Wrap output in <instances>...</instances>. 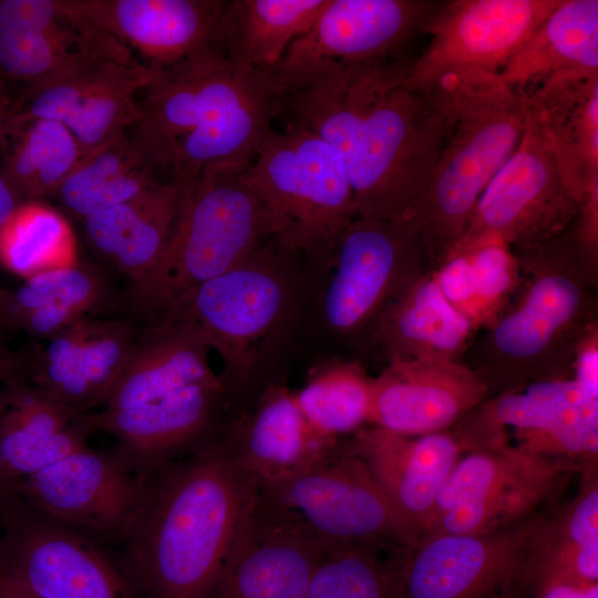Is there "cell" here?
Listing matches in <instances>:
<instances>
[{"label":"cell","mask_w":598,"mask_h":598,"mask_svg":"<svg viewBox=\"0 0 598 598\" xmlns=\"http://www.w3.org/2000/svg\"><path fill=\"white\" fill-rule=\"evenodd\" d=\"M181 186L159 184L122 204L85 218L92 249L126 275L130 282L158 261L176 217Z\"/></svg>","instance_id":"obj_30"},{"label":"cell","mask_w":598,"mask_h":598,"mask_svg":"<svg viewBox=\"0 0 598 598\" xmlns=\"http://www.w3.org/2000/svg\"><path fill=\"white\" fill-rule=\"evenodd\" d=\"M410 553L326 549L305 598H402Z\"/></svg>","instance_id":"obj_40"},{"label":"cell","mask_w":598,"mask_h":598,"mask_svg":"<svg viewBox=\"0 0 598 598\" xmlns=\"http://www.w3.org/2000/svg\"><path fill=\"white\" fill-rule=\"evenodd\" d=\"M534 598H598V582L556 581L537 588Z\"/></svg>","instance_id":"obj_44"},{"label":"cell","mask_w":598,"mask_h":598,"mask_svg":"<svg viewBox=\"0 0 598 598\" xmlns=\"http://www.w3.org/2000/svg\"><path fill=\"white\" fill-rule=\"evenodd\" d=\"M441 4L436 0H327L310 29L275 68L404 56L408 47L426 34Z\"/></svg>","instance_id":"obj_21"},{"label":"cell","mask_w":598,"mask_h":598,"mask_svg":"<svg viewBox=\"0 0 598 598\" xmlns=\"http://www.w3.org/2000/svg\"><path fill=\"white\" fill-rule=\"evenodd\" d=\"M0 571L33 598H138L110 544L23 502L0 526Z\"/></svg>","instance_id":"obj_13"},{"label":"cell","mask_w":598,"mask_h":598,"mask_svg":"<svg viewBox=\"0 0 598 598\" xmlns=\"http://www.w3.org/2000/svg\"><path fill=\"white\" fill-rule=\"evenodd\" d=\"M347 442L393 507L425 536L442 488L462 455L450 430L404 435L365 425Z\"/></svg>","instance_id":"obj_24"},{"label":"cell","mask_w":598,"mask_h":598,"mask_svg":"<svg viewBox=\"0 0 598 598\" xmlns=\"http://www.w3.org/2000/svg\"><path fill=\"white\" fill-rule=\"evenodd\" d=\"M565 75H598L597 0H563L499 73L520 93Z\"/></svg>","instance_id":"obj_31"},{"label":"cell","mask_w":598,"mask_h":598,"mask_svg":"<svg viewBox=\"0 0 598 598\" xmlns=\"http://www.w3.org/2000/svg\"><path fill=\"white\" fill-rule=\"evenodd\" d=\"M165 184L134 141L130 128L85 155L54 199L73 218H85Z\"/></svg>","instance_id":"obj_36"},{"label":"cell","mask_w":598,"mask_h":598,"mask_svg":"<svg viewBox=\"0 0 598 598\" xmlns=\"http://www.w3.org/2000/svg\"><path fill=\"white\" fill-rule=\"evenodd\" d=\"M327 0H233L223 11L213 49L228 62L254 69L277 66L305 34Z\"/></svg>","instance_id":"obj_34"},{"label":"cell","mask_w":598,"mask_h":598,"mask_svg":"<svg viewBox=\"0 0 598 598\" xmlns=\"http://www.w3.org/2000/svg\"><path fill=\"white\" fill-rule=\"evenodd\" d=\"M102 274L87 265L53 270L0 288V329L47 340L75 321L97 316L111 300Z\"/></svg>","instance_id":"obj_32"},{"label":"cell","mask_w":598,"mask_h":598,"mask_svg":"<svg viewBox=\"0 0 598 598\" xmlns=\"http://www.w3.org/2000/svg\"><path fill=\"white\" fill-rule=\"evenodd\" d=\"M462 453L514 448L597 464L598 396L574 379L529 383L489 396L451 429Z\"/></svg>","instance_id":"obj_12"},{"label":"cell","mask_w":598,"mask_h":598,"mask_svg":"<svg viewBox=\"0 0 598 598\" xmlns=\"http://www.w3.org/2000/svg\"><path fill=\"white\" fill-rule=\"evenodd\" d=\"M574 379L588 393L598 396V322L579 341L571 363Z\"/></svg>","instance_id":"obj_43"},{"label":"cell","mask_w":598,"mask_h":598,"mask_svg":"<svg viewBox=\"0 0 598 598\" xmlns=\"http://www.w3.org/2000/svg\"><path fill=\"white\" fill-rule=\"evenodd\" d=\"M137 336L126 319L82 318L24 353V379L71 410L92 412L106 400Z\"/></svg>","instance_id":"obj_22"},{"label":"cell","mask_w":598,"mask_h":598,"mask_svg":"<svg viewBox=\"0 0 598 598\" xmlns=\"http://www.w3.org/2000/svg\"><path fill=\"white\" fill-rule=\"evenodd\" d=\"M434 84L446 97L451 128L429 183L405 218L422 238L433 270L464 234L480 197L516 150L525 126L523 93L499 74L453 73Z\"/></svg>","instance_id":"obj_5"},{"label":"cell","mask_w":598,"mask_h":598,"mask_svg":"<svg viewBox=\"0 0 598 598\" xmlns=\"http://www.w3.org/2000/svg\"><path fill=\"white\" fill-rule=\"evenodd\" d=\"M0 174L28 200L54 198L82 159L73 134L53 120L33 118L7 128Z\"/></svg>","instance_id":"obj_37"},{"label":"cell","mask_w":598,"mask_h":598,"mask_svg":"<svg viewBox=\"0 0 598 598\" xmlns=\"http://www.w3.org/2000/svg\"><path fill=\"white\" fill-rule=\"evenodd\" d=\"M205 338L189 320L158 317L153 327L138 332L131 354L100 410H123L161 393L215 380Z\"/></svg>","instance_id":"obj_28"},{"label":"cell","mask_w":598,"mask_h":598,"mask_svg":"<svg viewBox=\"0 0 598 598\" xmlns=\"http://www.w3.org/2000/svg\"><path fill=\"white\" fill-rule=\"evenodd\" d=\"M130 132L163 183L183 186L209 165H249L275 132V69L245 68L214 49L152 68Z\"/></svg>","instance_id":"obj_3"},{"label":"cell","mask_w":598,"mask_h":598,"mask_svg":"<svg viewBox=\"0 0 598 598\" xmlns=\"http://www.w3.org/2000/svg\"><path fill=\"white\" fill-rule=\"evenodd\" d=\"M258 485L300 472L339 445L316 430L300 410L295 392L269 383L254 405L231 421L219 439Z\"/></svg>","instance_id":"obj_26"},{"label":"cell","mask_w":598,"mask_h":598,"mask_svg":"<svg viewBox=\"0 0 598 598\" xmlns=\"http://www.w3.org/2000/svg\"><path fill=\"white\" fill-rule=\"evenodd\" d=\"M0 288H1V286H0Z\"/></svg>","instance_id":"obj_50"},{"label":"cell","mask_w":598,"mask_h":598,"mask_svg":"<svg viewBox=\"0 0 598 598\" xmlns=\"http://www.w3.org/2000/svg\"><path fill=\"white\" fill-rule=\"evenodd\" d=\"M0 598H33L0 571Z\"/></svg>","instance_id":"obj_49"},{"label":"cell","mask_w":598,"mask_h":598,"mask_svg":"<svg viewBox=\"0 0 598 598\" xmlns=\"http://www.w3.org/2000/svg\"><path fill=\"white\" fill-rule=\"evenodd\" d=\"M0 264L24 280L79 265L69 219L40 200L19 204L0 226Z\"/></svg>","instance_id":"obj_38"},{"label":"cell","mask_w":598,"mask_h":598,"mask_svg":"<svg viewBox=\"0 0 598 598\" xmlns=\"http://www.w3.org/2000/svg\"><path fill=\"white\" fill-rule=\"evenodd\" d=\"M14 101L16 96L11 90L0 83V152H2L6 144L7 123Z\"/></svg>","instance_id":"obj_47"},{"label":"cell","mask_w":598,"mask_h":598,"mask_svg":"<svg viewBox=\"0 0 598 598\" xmlns=\"http://www.w3.org/2000/svg\"><path fill=\"white\" fill-rule=\"evenodd\" d=\"M292 257L270 238L234 268L186 292L163 313L192 321L219 355L230 417L237 400L255 381L261 349L290 313Z\"/></svg>","instance_id":"obj_8"},{"label":"cell","mask_w":598,"mask_h":598,"mask_svg":"<svg viewBox=\"0 0 598 598\" xmlns=\"http://www.w3.org/2000/svg\"><path fill=\"white\" fill-rule=\"evenodd\" d=\"M324 551L295 513L257 489L210 598H305Z\"/></svg>","instance_id":"obj_19"},{"label":"cell","mask_w":598,"mask_h":598,"mask_svg":"<svg viewBox=\"0 0 598 598\" xmlns=\"http://www.w3.org/2000/svg\"><path fill=\"white\" fill-rule=\"evenodd\" d=\"M19 196L13 190L7 179L0 174V226L13 213L18 203Z\"/></svg>","instance_id":"obj_48"},{"label":"cell","mask_w":598,"mask_h":598,"mask_svg":"<svg viewBox=\"0 0 598 598\" xmlns=\"http://www.w3.org/2000/svg\"><path fill=\"white\" fill-rule=\"evenodd\" d=\"M523 97L520 141L483 192L448 255L493 241L512 251L528 249L566 231L579 213L582 200L563 175L551 135L535 105L525 93Z\"/></svg>","instance_id":"obj_9"},{"label":"cell","mask_w":598,"mask_h":598,"mask_svg":"<svg viewBox=\"0 0 598 598\" xmlns=\"http://www.w3.org/2000/svg\"><path fill=\"white\" fill-rule=\"evenodd\" d=\"M89 413L62 405L24 378L2 383L0 464L7 475L18 483L86 446Z\"/></svg>","instance_id":"obj_27"},{"label":"cell","mask_w":598,"mask_h":598,"mask_svg":"<svg viewBox=\"0 0 598 598\" xmlns=\"http://www.w3.org/2000/svg\"><path fill=\"white\" fill-rule=\"evenodd\" d=\"M372 392L373 378L360 362L333 359L312 369L295 396L316 430L342 440L369 425Z\"/></svg>","instance_id":"obj_39"},{"label":"cell","mask_w":598,"mask_h":598,"mask_svg":"<svg viewBox=\"0 0 598 598\" xmlns=\"http://www.w3.org/2000/svg\"><path fill=\"white\" fill-rule=\"evenodd\" d=\"M107 59L137 60L74 0H0V83L18 96Z\"/></svg>","instance_id":"obj_16"},{"label":"cell","mask_w":598,"mask_h":598,"mask_svg":"<svg viewBox=\"0 0 598 598\" xmlns=\"http://www.w3.org/2000/svg\"><path fill=\"white\" fill-rule=\"evenodd\" d=\"M74 3L141 63L164 68L213 49L227 1L74 0Z\"/></svg>","instance_id":"obj_25"},{"label":"cell","mask_w":598,"mask_h":598,"mask_svg":"<svg viewBox=\"0 0 598 598\" xmlns=\"http://www.w3.org/2000/svg\"><path fill=\"white\" fill-rule=\"evenodd\" d=\"M257 489L220 440L146 478L120 544L140 592L147 598H210Z\"/></svg>","instance_id":"obj_2"},{"label":"cell","mask_w":598,"mask_h":598,"mask_svg":"<svg viewBox=\"0 0 598 598\" xmlns=\"http://www.w3.org/2000/svg\"><path fill=\"white\" fill-rule=\"evenodd\" d=\"M27 360L24 353L13 352L0 344V383L25 378Z\"/></svg>","instance_id":"obj_45"},{"label":"cell","mask_w":598,"mask_h":598,"mask_svg":"<svg viewBox=\"0 0 598 598\" xmlns=\"http://www.w3.org/2000/svg\"><path fill=\"white\" fill-rule=\"evenodd\" d=\"M243 178L262 208L270 238L289 255L329 267L354 218L352 189L331 146L287 122L265 142Z\"/></svg>","instance_id":"obj_7"},{"label":"cell","mask_w":598,"mask_h":598,"mask_svg":"<svg viewBox=\"0 0 598 598\" xmlns=\"http://www.w3.org/2000/svg\"><path fill=\"white\" fill-rule=\"evenodd\" d=\"M582 470L569 460L514 448L462 453L425 536L484 534L517 523L545 511Z\"/></svg>","instance_id":"obj_15"},{"label":"cell","mask_w":598,"mask_h":598,"mask_svg":"<svg viewBox=\"0 0 598 598\" xmlns=\"http://www.w3.org/2000/svg\"><path fill=\"white\" fill-rule=\"evenodd\" d=\"M432 274L447 302L478 330L475 290L468 256L465 254L448 255Z\"/></svg>","instance_id":"obj_42"},{"label":"cell","mask_w":598,"mask_h":598,"mask_svg":"<svg viewBox=\"0 0 598 598\" xmlns=\"http://www.w3.org/2000/svg\"><path fill=\"white\" fill-rule=\"evenodd\" d=\"M463 254L468 256L472 267L477 328L486 329L501 315L519 283L517 259L507 246L497 241Z\"/></svg>","instance_id":"obj_41"},{"label":"cell","mask_w":598,"mask_h":598,"mask_svg":"<svg viewBox=\"0 0 598 598\" xmlns=\"http://www.w3.org/2000/svg\"><path fill=\"white\" fill-rule=\"evenodd\" d=\"M540 113L568 185L582 200L598 188V75H565L524 92Z\"/></svg>","instance_id":"obj_33"},{"label":"cell","mask_w":598,"mask_h":598,"mask_svg":"<svg viewBox=\"0 0 598 598\" xmlns=\"http://www.w3.org/2000/svg\"><path fill=\"white\" fill-rule=\"evenodd\" d=\"M258 491L295 513L326 549L408 553L422 538L343 440L320 462Z\"/></svg>","instance_id":"obj_10"},{"label":"cell","mask_w":598,"mask_h":598,"mask_svg":"<svg viewBox=\"0 0 598 598\" xmlns=\"http://www.w3.org/2000/svg\"><path fill=\"white\" fill-rule=\"evenodd\" d=\"M247 166L213 164L181 186L158 261L130 282L124 298L130 311L163 315L186 292L234 268L270 239L262 208L243 178Z\"/></svg>","instance_id":"obj_6"},{"label":"cell","mask_w":598,"mask_h":598,"mask_svg":"<svg viewBox=\"0 0 598 598\" xmlns=\"http://www.w3.org/2000/svg\"><path fill=\"white\" fill-rule=\"evenodd\" d=\"M321 319L336 338L370 348L380 319L413 282L433 271L426 247L406 220L354 217L341 233Z\"/></svg>","instance_id":"obj_11"},{"label":"cell","mask_w":598,"mask_h":598,"mask_svg":"<svg viewBox=\"0 0 598 598\" xmlns=\"http://www.w3.org/2000/svg\"><path fill=\"white\" fill-rule=\"evenodd\" d=\"M561 1H442L426 32L430 42L412 59L410 81L431 86L453 73L499 74Z\"/></svg>","instance_id":"obj_18"},{"label":"cell","mask_w":598,"mask_h":598,"mask_svg":"<svg viewBox=\"0 0 598 598\" xmlns=\"http://www.w3.org/2000/svg\"><path fill=\"white\" fill-rule=\"evenodd\" d=\"M596 466L582 470L577 495L549 513L535 560L534 592L556 581L598 580V481Z\"/></svg>","instance_id":"obj_35"},{"label":"cell","mask_w":598,"mask_h":598,"mask_svg":"<svg viewBox=\"0 0 598 598\" xmlns=\"http://www.w3.org/2000/svg\"><path fill=\"white\" fill-rule=\"evenodd\" d=\"M513 254L519 283L497 319L466 350L488 398L533 382L567 379L579 341L598 322V264L571 226Z\"/></svg>","instance_id":"obj_4"},{"label":"cell","mask_w":598,"mask_h":598,"mask_svg":"<svg viewBox=\"0 0 598 598\" xmlns=\"http://www.w3.org/2000/svg\"><path fill=\"white\" fill-rule=\"evenodd\" d=\"M477 330L441 293L432 271L413 282L385 310L371 347L391 360H461Z\"/></svg>","instance_id":"obj_29"},{"label":"cell","mask_w":598,"mask_h":598,"mask_svg":"<svg viewBox=\"0 0 598 598\" xmlns=\"http://www.w3.org/2000/svg\"><path fill=\"white\" fill-rule=\"evenodd\" d=\"M145 484L116 448L86 445L20 480L16 491L34 511L120 545Z\"/></svg>","instance_id":"obj_17"},{"label":"cell","mask_w":598,"mask_h":598,"mask_svg":"<svg viewBox=\"0 0 598 598\" xmlns=\"http://www.w3.org/2000/svg\"><path fill=\"white\" fill-rule=\"evenodd\" d=\"M488 395L462 360H391L373 378L369 425L404 435L446 431Z\"/></svg>","instance_id":"obj_23"},{"label":"cell","mask_w":598,"mask_h":598,"mask_svg":"<svg viewBox=\"0 0 598 598\" xmlns=\"http://www.w3.org/2000/svg\"><path fill=\"white\" fill-rule=\"evenodd\" d=\"M16 488L17 483L7 475L0 464V526L8 515L22 502Z\"/></svg>","instance_id":"obj_46"},{"label":"cell","mask_w":598,"mask_h":598,"mask_svg":"<svg viewBox=\"0 0 598 598\" xmlns=\"http://www.w3.org/2000/svg\"><path fill=\"white\" fill-rule=\"evenodd\" d=\"M152 71L138 60L93 62L21 93L7 128L33 118L56 121L73 134L83 158L137 122L138 96Z\"/></svg>","instance_id":"obj_20"},{"label":"cell","mask_w":598,"mask_h":598,"mask_svg":"<svg viewBox=\"0 0 598 598\" xmlns=\"http://www.w3.org/2000/svg\"><path fill=\"white\" fill-rule=\"evenodd\" d=\"M543 511L484 534L424 536L409 554L402 598H526L534 591Z\"/></svg>","instance_id":"obj_14"},{"label":"cell","mask_w":598,"mask_h":598,"mask_svg":"<svg viewBox=\"0 0 598 598\" xmlns=\"http://www.w3.org/2000/svg\"><path fill=\"white\" fill-rule=\"evenodd\" d=\"M411 62L404 55L274 68L278 116L310 130L337 153L354 217L405 220L448 135L452 115L442 89L414 85Z\"/></svg>","instance_id":"obj_1"}]
</instances>
